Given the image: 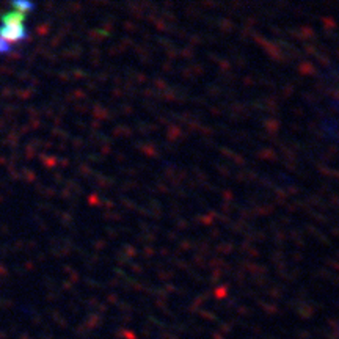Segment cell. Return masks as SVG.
<instances>
[{
  "label": "cell",
  "instance_id": "1",
  "mask_svg": "<svg viewBox=\"0 0 339 339\" xmlns=\"http://www.w3.org/2000/svg\"><path fill=\"white\" fill-rule=\"evenodd\" d=\"M35 5L30 2H14L0 17V54H8L16 44L27 39V17Z\"/></svg>",
  "mask_w": 339,
  "mask_h": 339
}]
</instances>
